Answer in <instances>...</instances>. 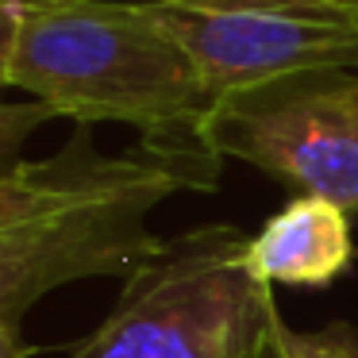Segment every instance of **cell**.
<instances>
[{
  "instance_id": "cell-1",
  "label": "cell",
  "mask_w": 358,
  "mask_h": 358,
  "mask_svg": "<svg viewBox=\"0 0 358 358\" xmlns=\"http://www.w3.org/2000/svg\"><path fill=\"white\" fill-rule=\"evenodd\" d=\"M8 85L73 124H127L158 143L201 139L220 101L147 0H62L31 12Z\"/></svg>"
},
{
  "instance_id": "cell-2",
  "label": "cell",
  "mask_w": 358,
  "mask_h": 358,
  "mask_svg": "<svg viewBox=\"0 0 358 358\" xmlns=\"http://www.w3.org/2000/svg\"><path fill=\"white\" fill-rule=\"evenodd\" d=\"M247 243L235 224L162 239L66 358H278L273 285L250 273Z\"/></svg>"
},
{
  "instance_id": "cell-3",
  "label": "cell",
  "mask_w": 358,
  "mask_h": 358,
  "mask_svg": "<svg viewBox=\"0 0 358 358\" xmlns=\"http://www.w3.org/2000/svg\"><path fill=\"white\" fill-rule=\"evenodd\" d=\"M220 158L196 143H181L162 166L131 185L81 201L73 208L0 227V358H27L24 316L31 304L81 278H127L162 243L147 227L150 212L181 189H212Z\"/></svg>"
},
{
  "instance_id": "cell-4",
  "label": "cell",
  "mask_w": 358,
  "mask_h": 358,
  "mask_svg": "<svg viewBox=\"0 0 358 358\" xmlns=\"http://www.w3.org/2000/svg\"><path fill=\"white\" fill-rule=\"evenodd\" d=\"M216 158H239L296 196L358 212V66L304 70L216 101L201 127Z\"/></svg>"
},
{
  "instance_id": "cell-5",
  "label": "cell",
  "mask_w": 358,
  "mask_h": 358,
  "mask_svg": "<svg viewBox=\"0 0 358 358\" xmlns=\"http://www.w3.org/2000/svg\"><path fill=\"white\" fill-rule=\"evenodd\" d=\"M150 16L185 47L216 96L304 70L358 66V35L250 8L147 0Z\"/></svg>"
},
{
  "instance_id": "cell-6",
  "label": "cell",
  "mask_w": 358,
  "mask_h": 358,
  "mask_svg": "<svg viewBox=\"0 0 358 358\" xmlns=\"http://www.w3.org/2000/svg\"><path fill=\"white\" fill-rule=\"evenodd\" d=\"M178 147L181 143L143 139L135 150H124V155H101L89 139V124H78V135L58 155L43 158V162H24L12 173H0V227L27 224V220L104 196L120 185H131L155 166H162Z\"/></svg>"
},
{
  "instance_id": "cell-7",
  "label": "cell",
  "mask_w": 358,
  "mask_h": 358,
  "mask_svg": "<svg viewBox=\"0 0 358 358\" xmlns=\"http://www.w3.org/2000/svg\"><path fill=\"white\" fill-rule=\"evenodd\" d=\"M350 258V212L320 196H293L247 243V266L266 285H331Z\"/></svg>"
},
{
  "instance_id": "cell-8",
  "label": "cell",
  "mask_w": 358,
  "mask_h": 358,
  "mask_svg": "<svg viewBox=\"0 0 358 358\" xmlns=\"http://www.w3.org/2000/svg\"><path fill=\"white\" fill-rule=\"evenodd\" d=\"M189 4L270 12V16H285V20H301V24L335 27V31L358 35V0H189Z\"/></svg>"
},
{
  "instance_id": "cell-9",
  "label": "cell",
  "mask_w": 358,
  "mask_h": 358,
  "mask_svg": "<svg viewBox=\"0 0 358 358\" xmlns=\"http://www.w3.org/2000/svg\"><path fill=\"white\" fill-rule=\"evenodd\" d=\"M47 120H55V108L43 101H0V173H12L24 166V147Z\"/></svg>"
},
{
  "instance_id": "cell-10",
  "label": "cell",
  "mask_w": 358,
  "mask_h": 358,
  "mask_svg": "<svg viewBox=\"0 0 358 358\" xmlns=\"http://www.w3.org/2000/svg\"><path fill=\"white\" fill-rule=\"evenodd\" d=\"M278 358H358V343L350 331H293L289 324H278Z\"/></svg>"
},
{
  "instance_id": "cell-11",
  "label": "cell",
  "mask_w": 358,
  "mask_h": 358,
  "mask_svg": "<svg viewBox=\"0 0 358 358\" xmlns=\"http://www.w3.org/2000/svg\"><path fill=\"white\" fill-rule=\"evenodd\" d=\"M47 4H62V0H0V85H8V66L27 16L47 8Z\"/></svg>"
}]
</instances>
